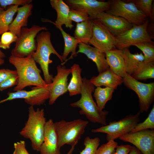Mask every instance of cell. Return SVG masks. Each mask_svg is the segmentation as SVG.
Returning <instances> with one entry per match:
<instances>
[{"instance_id": "cell-6", "label": "cell", "mask_w": 154, "mask_h": 154, "mask_svg": "<svg viewBox=\"0 0 154 154\" xmlns=\"http://www.w3.org/2000/svg\"><path fill=\"white\" fill-rule=\"evenodd\" d=\"M47 30L46 27L35 25L30 28H22L20 36L15 42V46L11 51V55L24 58L32 55L37 48L35 37L40 31Z\"/></svg>"}, {"instance_id": "cell-26", "label": "cell", "mask_w": 154, "mask_h": 154, "mask_svg": "<svg viewBox=\"0 0 154 154\" xmlns=\"http://www.w3.org/2000/svg\"><path fill=\"white\" fill-rule=\"evenodd\" d=\"M93 22L90 18L77 23L74 30V37L80 42L88 44L92 35Z\"/></svg>"}, {"instance_id": "cell-2", "label": "cell", "mask_w": 154, "mask_h": 154, "mask_svg": "<svg viewBox=\"0 0 154 154\" xmlns=\"http://www.w3.org/2000/svg\"><path fill=\"white\" fill-rule=\"evenodd\" d=\"M82 82L80 98L70 105L80 108V114L85 115L90 122L103 125H106V117L108 112L100 110L94 101L92 93L95 89V86L86 77L82 78Z\"/></svg>"}, {"instance_id": "cell-7", "label": "cell", "mask_w": 154, "mask_h": 154, "mask_svg": "<svg viewBox=\"0 0 154 154\" xmlns=\"http://www.w3.org/2000/svg\"><path fill=\"white\" fill-rule=\"evenodd\" d=\"M140 113L139 111L135 114H129L119 120L111 121L108 125L93 129L91 131L106 133L108 141L114 140L131 131L140 121Z\"/></svg>"}, {"instance_id": "cell-15", "label": "cell", "mask_w": 154, "mask_h": 154, "mask_svg": "<svg viewBox=\"0 0 154 154\" xmlns=\"http://www.w3.org/2000/svg\"><path fill=\"white\" fill-rule=\"evenodd\" d=\"M56 69L57 74L53 78L51 83L48 102L50 105L53 104L58 97L68 91V78L71 73L70 69L58 65L57 66Z\"/></svg>"}, {"instance_id": "cell-45", "label": "cell", "mask_w": 154, "mask_h": 154, "mask_svg": "<svg viewBox=\"0 0 154 154\" xmlns=\"http://www.w3.org/2000/svg\"><path fill=\"white\" fill-rule=\"evenodd\" d=\"M75 149V146L72 147L71 148L67 153V154H72Z\"/></svg>"}, {"instance_id": "cell-41", "label": "cell", "mask_w": 154, "mask_h": 154, "mask_svg": "<svg viewBox=\"0 0 154 154\" xmlns=\"http://www.w3.org/2000/svg\"><path fill=\"white\" fill-rule=\"evenodd\" d=\"M132 147V146L129 144L118 145L114 154H128Z\"/></svg>"}, {"instance_id": "cell-39", "label": "cell", "mask_w": 154, "mask_h": 154, "mask_svg": "<svg viewBox=\"0 0 154 154\" xmlns=\"http://www.w3.org/2000/svg\"><path fill=\"white\" fill-rule=\"evenodd\" d=\"M13 154H29L26 147L25 141L21 140L14 144Z\"/></svg>"}, {"instance_id": "cell-4", "label": "cell", "mask_w": 154, "mask_h": 154, "mask_svg": "<svg viewBox=\"0 0 154 154\" xmlns=\"http://www.w3.org/2000/svg\"><path fill=\"white\" fill-rule=\"evenodd\" d=\"M51 33L48 31H42L36 37L37 48L32 55L36 62L40 65L43 72L44 80L47 84H51L53 76L49 73V65L52 62L50 59L51 54L56 55L62 63L63 62L62 55L56 50L50 40Z\"/></svg>"}, {"instance_id": "cell-40", "label": "cell", "mask_w": 154, "mask_h": 154, "mask_svg": "<svg viewBox=\"0 0 154 154\" xmlns=\"http://www.w3.org/2000/svg\"><path fill=\"white\" fill-rule=\"evenodd\" d=\"M17 75L16 70L8 69H0V84L10 78Z\"/></svg>"}, {"instance_id": "cell-38", "label": "cell", "mask_w": 154, "mask_h": 154, "mask_svg": "<svg viewBox=\"0 0 154 154\" xmlns=\"http://www.w3.org/2000/svg\"><path fill=\"white\" fill-rule=\"evenodd\" d=\"M18 82L17 74L10 78L0 84V91H2L14 86H16Z\"/></svg>"}, {"instance_id": "cell-47", "label": "cell", "mask_w": 154, "mask_h": 154, "mask_svg": "<svg viewBox=\"0 0 154 154\" xmlns=\"http://www.w3.org/2000/svg\"><path fill=\"white\" fill-rule=\"evenodd\" d=\"M4 61L3 59H0V65L3 64L4 63Z\"/></svg>"}, {"instance_id": "cell-36", "label": "cell", "mask_w": 154, "mask_h": 154, "mask_svg": "<svg viewBox=\"0 0 154 154\" xmlns=\"http://www.w3.org/2000/svg\"><path fill=\"white\" fill-rule=\"evenodd\" d=\"M69 18L72 21L79 23L89 19L88 15L86 13L77 10L70 9Z\"/></svg>"}, {"instance_id": "cell-46", "label": "cell", "mask_w": 154, "mask_h": 154, "mask_svg": "<svg viewBox=\"0 0 154 154\" xmlns=\"http://www.w3.org/2000/svg\"><path fill=\"white\" fill-rule=\"evenodd\" d=\"M5 10L0 6V15Z\"/></svg>"}, {"instance_id": "cell-32", "label": "cell", "mask_w": 154, "mask_h": 154, "mask_svg": "<svg viewBox=\"0 0 154 154\" xmlns=\"http://www.w3.org/2000/svg\"><path fill=\"white\" fill-rule=\"evenodd\" d=\"M100 141L98 137L93 138L88 136L86 137L84 142L85 148L80 152V154H95L100 145Z\"/></svg>"}, {"instance_id": "cell-13", "label": "cell", "mask_w": 154, "mask_h": 154, "mask_svg": "<svg viewBox=\"0 0 154 154\" xmlns=\"http://www.w3.org/2000/svg\"><path fill=\"white\" fill-rule=\"evenodd\" d=\"M119 139L132 144L143 154H154V130L147 129L129 133Z\"/></svg>"}, {"instance_id": "cell-31", "label": "cell", "mask_w": 154, "mask_h": 154, "mask_svg": "<svg viewBox=\"0 0 154 154\" xmlns=\"http://www.w3.org/2000/svg\"><path fill=\"white\" fill-rule=\"evenodd\" d=\"M143 52L144 62H154V44L153 41L143 42L134 44Z\"/></svg>"}, {"instance_id": "cell-43", "label": "cell", "mask_w": 154, "mask_h": 154, "mask_svg": "<svg viewBox=\"0 0 154 154\" xmlns=\"http://www.w3.org/2000/svg\"><path fill=\"white\" fill-rule=\"evenodd\" d=\"M128 154H143L137 148L134 146H132L130 151Z\"/></svg>"}, {"instance_id": "cell-18", "label": "cell", "mask_w": 154, "mask_h": 154, "mask_svg": "<svg viewBox=\"0 0 154 154\" xmlns=\"http://www.w3.org/2000/svg\"><path fill=\"white\" fill-rule=\"evenodd\" d=\"M78 46V50L76 52V54L80 53L85 54L95 63L99 73L110 69L106 61L105 53L88 44L80 42Z\"/></svg>"}, {"instance_id": "cell-14", "label": "cell", "mask_w": 154, "mask_h": 154, "mask_svg": "<svg viewBox=\"0 0 154 154\" xmlns=\"http://www.w3.org/2000/svg\"><path fill=\"white\" fill-rule=\"evenodd\" d=\"M70 8L77 10L87 14L92 19H96L100 13L108 10L112 0L101 1L96 0H65Z\"/></svg>"}, {"instance_id": "cell-16", "label": "cell", "mask_w": 154, "mask_h": 154, "mask_svg": "<svg viewBox=\"0 0 154 154\" xmlns=\"http://www.w3.org/2000/svg\"><path fill=\"white\" fill-rule=\"evenodd\" d=\"M96 19L115 37L130 29L134 25L122 17L110 15L105 12L99 14Z\"/></svg>"}, {"instance_id": "cell-29", "label": "cell", "mask_w": 154, "mask_h": 154, "mask_svg": "<svg viewBox=\"0 0 154 154\" xmlns=\"http://www.w3.org/2000/svg\"><path fill=\"white\" fill-rule=\"evenodd\" d=\"M18 5L9 6L0 15V35L9 31L10 25L13 20V17L17 12Z\"/></svg>"}, {"instance_id": "cell-28", "label": "cell", "mask_w": 154, "mask_h": 154, "mask_svg": "<svg viewBox=\"0 0 154 154\" xmlns=\"http://www.w3.org/2000/svg\"><path fill=\"white\" fill-rule=\"evenodd\" d=\"M131 76L138 80L153 79L154 62H145L143 61Z\"/></svg>"}, {"instance_id": "cell-10", "label": "cell", "mask_w": 154, "mask_h": 154, "mask_svg": "<svg viewBox=\"0 0 154 154\" xmlns=\"http://www.w3.org/2000/svg\"><path fill=\"white\" fill-rule=\"evenodd\" d=\"M148 24L147 19L143 24L139 25H134L130 29L115 37L116 48L122 50L139 42H153L147 31Z\"/></svg>"}, {"instance_id": "cell-21", "label": "cell", "mask_w": 154, "mask_h": 154, "mask_svg": "<svg viewBox=\"0 0 154 154\" xmlns=\"http://www.w3.org/2000/svg\"><path fill=\"white\" fill-rule=\"evenodd\" d=\"M105 53L106 61L110 69L123 78L127 73L122 50L116 48L106 52Z\"/></svg>"}, {"instance_id": "cell-12", "label": "cell", "mask_w": 154, "mask_h": 154, "mask_svg": "<svg viewBox=\"0 0 154 154\" xmlns=\"http://www.w3.org/2000/svg\"><path fill=\"white\" fill-rule=\"evenodd\" d=\"M92 20V35L88 44L104 53L116 48L115 37L98 19Z\"/></svg>"}, {"instance_id": "cell-24", "label": "cell", "mask_w": 154, "mask_h": 154, "mask_svg": "<svg viewBox=\"0 0 154 154\" xmlns=\"http://www.w3.org/2000/svg\"><path fill=\"white\" fill-rule=\"evenodd\" d=\"M70 69L72 77L68 84V91L70 96H73L80 94L83 83L81 76L82 69L76 64H74Z\"/></svg>"}, {"instance_id": "cell-9", "label": "cell", "mask_w": 154, "mask_h": 154, "mask_svg": "<svg viewBox=\"0 0 154 154\" xmlns=\"http://www.w3.org/2000/svg\"><path fill=\"white\" fill-rule=\"evenodd\" d=\"M123 78L125 86L137 95L140 112H147L154 100V82H140L127 73Z\"/></svg>"}, {"instance_id": "cell-33", "label": "cell", "mask_w": 154, "mask_h": 154, "mask_svg": "<svg viewBox=\"0 0 154 154\" xmlns=\"http://www.w3.org/2000/svg\"><path fill=\"white\" fill-rule=\"evenodd\" d=\"M154 129V105L146 119L141 123H138L130 133L142 130Z\"/></svg>"}, {"instance_id": "cell-30", "label": "cell", "mask_w": 154, "mask_h": 154, "mask_svg": "<svg viewBox=\"0 0 154 154\" xmlns=\"http://www.w3.org/2000/svg\"><path fill=\"white\" fill-rule=\"evenodd\" d=\"M153 0H130L127 2L133 3L138 9L143 13L151 21H154V5Z\"/></svg>"}, {"instance_id": "cell-35", "label": "cell", "mask_w": 154, "mask_h": 154, "mask_svg": "<svg viewBox=\"0 0 154 154\" xmlns=\"http://www.w3.org/2000/svg\"><path fill=\"white\" fill-rule=\"evenodd\" d=\"M118 143L114 140L108 141L97 149L95 154H114Z\"/></svg>"}, {"instance_id": "cell-42", "label": "cell", "mask_w": 154, "mask_h": 154, "mask_svg": "<svg viewBox=\"0 0 154 154\" xmlns=\"http://www.w3.org/2000/svg\"><path fill=\"white\" fill-rule=\"evenodd\" d=\"M147 31L152 39L154 38V24H148L147 27Z\"/></svg>"}, {"instance_id": "cell-20", "label": "cell", "mask_w": 154, "mask_h": 154, "mask_svg": "<svg viewBox=\"0 0 154 154\" xmlns=\"http://www.w3.org/2000/svg\"><path fill=\"white\" fill-rule=\"evenodd\" d=\"M89 80L95 86H104L114 90L123 82V78L117 75L110 69L99 73L97 76H93Z\"/></svg>"}, {"instance_id": "cell-17", "label": "cell", "mask_w": 154, "mask_h": 154, "mask_svg": "<svg viewBox=\"0 0 154 154\" xmlns=\"http://www.w3.org/2000/svg\"><path fill=\"white\" fill-rule=\"evenodd\" d=\"M39 151L40 154H60L54 123L52 119L46 122L44 139Z\"/></svg>"}, {"instance_id": "cell-25", "label": "cell", "mask_w": 154, "mask_h": 154, "mask_svg": "<svg viewBox=\"0 0 154 154\" xmlns=\"http://www.w3.org/2000/svg\"><path fill=\"white\" fill-rule=\"evenodd\" d=\"M125 65L126 73L131 76L139 65L144 61V57L141 53H131L128 48L122 50Z\"/></svg>"}, {"instance_id": "cell-22", "label": "cell", "mask_w": 154, "mask_h": 154, "mask_svg": "<svg viewBox=\"0 0 154 154\" xmlns=\"http://www.w3.org/2000/svg\"><path fill=\"white\" fill-rule=\"evenodd\" d=\"M33 7L32 3L18 7L17 15L10 25L9 31L12 32L18 37L21 28L27 26L28 19L32 14Z\"/></svg>"}, {"instance_id": "cell-11", "label": "cell", "mask_w": 154, "mask_h": 154, "mask_svg": "<svg viewBox=\"0 0 154 154\" xmlns=\"http://www.w3.org/2000/svg\"><path fill=\"white\" fill-rule=\"evenodd\" d=\"M51 88L50 84L45 87H33L28 91L21 90L15 92H9L6 98L0 100V104L16 99H23L25 103L31 106L42 105L49 98Z\"/></svg>"}, {"instance_id": "cell-1", "label": "cell", "mask_w": 154, "mask_h": 154, "mask_svg": "<svg viewBox=\"0 0 154 154\" xmlns=\"http://www.w3.org/2000/svg\"><path fill=\"white\" fill-rule=\"evenodd\" d=\"M9 62L15 68L18 77V83L13 89L14 91L23 90L31 86L43 87L48 84L42 78L41 71L37 67L32 55L24 58L11 55Z\"/></svg>"}, {"instance_id": "cell-3", "label": "cell", "mask_w": 154, "mask_h": 154, "mask_svg": "<svg viewBox=\"0 0 154 154\" xmlns=\"http://www.w3.org/2000/svg\"><path fill=\"white\" fill-rule=\"evenodd\" d=\"M28 112L27 120L19 134L30 140L34 150L39 151L44 139L46 122L44 110L37 108L35 110L33 106H31L29 108Z\"/></svg>"}, {"instance_id": "cell-5", "label": "cell", "mask_w": 154, "mask_h": 154, "mask_svg": "<svg viewBox=\"0 0 154 154\" xmlns=\"http://www.w3.org/2000/svg\"><path fill=\"white\" fill-rule=\"evenodd\" d=\"M88 123L87 120L78 119L67 121L62 120L54 123L59 148L65 144L75 146L80 139Z\"/></svg>"}, {"instance_id": "cell-19", "label": "cell", "mask_w": 154, "mask_h": 154, "mask_svg": "<svg viewBox=\"0 0 154 154\" xmlns=\"http://www.w3.org/2000/svg\"><path fill=\"white\" fill-rule=\"evenodd\" d=\"M52 7L56 11L57 17L55 22L47 19H43L42 21L48 22L61 26L64 25L67 28L71 29L74 27L72 21L69 19L70 8L62 0H50Z\"/></svg>"}, {"instance_id": "cell-34", "label": "cell", "mask_w": 154, "mask_h": 154, "mask_svg": "<svg viewBox=\"0 0 154 154\" xmlns=\"http://www.w3.org/2000/svg\"><path fill=\"white\" fill-rule=\"evenodd\" d=\"M17 38L16 35L11 31L3 33L0 40V48L4 49L9 48L11 44L15 42Z\"/></svg>"}, {"instance_id": "cell-44", "label": "cell", "mask_w": 154, "mask_h": 154, "mask_svg": "<svg viewBox=\"0 0 154 154\" xmlns=\"http://www.w3.org/2000/svg\"><path fill=\"white\" fill-rule=\"evenodd\" d=\"M5 57V54L0 49V59H3Z\"/></svg>"}, {"instance_id": "cell-23", "label": "cell", "mask_w": 154, "mask_h": 154, "mask_svg": "<svg viewBox=\"0 0 154 154\" xmlns=\"http://www.w3.org/2000/svg\"><path fill=\"white\" fill-rule=\"evenodd\" d=\"M55 27L60 31L63 38L64 46L63 52L62 55L63 62L61 65L63 66L68 60L72 59L74 56H77L76 54V48L79 41L66 32L61 26L54 24Z\"/></svg>"}, {"instance_id": "cell-37", "label": "cell", "mask_w": 154, "mask_h": 154, "mask_svg": "<svg viewBox=\"0 0 154 154\" xmlns=\"http://www.w3.org/2000/svg\"><path fill=\"white\" fill-rule=\"evenodd\" d=\"M32 0H0V6L6 10L7 6L11 5L25 6L32 3Z\"/></svg>"}, {"instance_id": "cell-8", "label": "cell", "mask_w": 154, "mask_h": 154, "mask_svg": "<svg viewBox=\"0 0 154 154\" xmlns=\"http://www.w3.org/2000/svg\"><path fill=\"white\" fill-rule=\"evenodd\" d=\"M105 12L109 14L122 17L129 23L139 25L144 23L148 17L131 2L121 0H112L109 9Z\"/></svg>"}, {"instance_id": "cell-27", "label": "cell", "mask_w": 154, "mask_h": 154, "mask_svg": "<svg viewBox=\"0 0 154 154\" xmlns=\"http://www.w3.org/2000/svg\"><path fill=\"white\" fill-rule=\"evenodd\" d=\"M114 91V90L108 87H97L95 89L93 96L100 110H103L106 103L112 99Z\"/></svg>"}]
</instances>
